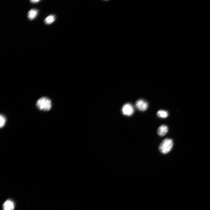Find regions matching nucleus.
Segmentation results:
<instances>
[{
  "label": "nucleus",
  "mask_w": 210,
  "mask_h": 210,
  "mask_svg": "<svg viewBox=\"0 0 210 210\" xmlns=\"http://www.w3.org/2000/svg\"><path fill=\"white\" fill-rule=\"evenodd\" d=\"M14 206L13 202L10 200H8L5 201L3 205V210H14Z\"/></svg>",
  "instance_id": "nucleus-5"
},
{
  "label": "nucleus",
  "mask_w": 210,
  "mask_h": 210,
  "mask_svg": "<svg viewBox=\"0 0 210 210\" xmlns=\"http://www.w3.org/2000/svg\"><path fill=\"white\" fill-rule=\"evenodd\" d=\"M40 1H39V0H35V1H34V0H32V1H31L30 2L33 3H38Z\"/></svg>",
  "instance_id": "nucleus-11"
},
{
  "label": "nucleus",
  "mask_w": 210,
  "mask_h": 210,
  "mask_svg": "<svg viewBox=\"0 0 210 210\" xmlns=\"http://www.w3.org/2000/svg\"><path fill=\"white\" fill-rule=\"evenodd\" d=\"M173 145V142L171 139L168 138L165 139L159 146V151L163 154H167L171 150Z\"/></svg>",
  "instance_id": "nucleus-2"
},
{
  "label": "nucleus",
  "mask_w": 210,
  "mask_h": 210,
  "mask_svg": "<svg viewBox=\"0 0 210 210\" xmlns=\"http://www.w3.org/2000/svg\"><path fill=\"white\" fill-rule=\"evenodd\" d=\"M38 10L36 9H32L30 10L27 14L28 18L30 20L34 19L37 16Z\"/></svg>",
  "instance_id": "nucleus-7"
},
{
  "label": "nucleus",
  "mask_w": 210,
  "mask_h": 210,
  "mask_svg": "<svg viewBox=\"0 0 210 210\" xmlns=\"http://www.w3.org/2000/svg\"><path fill=\"white\" fill-rule=\"evenodd\" d=\"M168 131V127L166 125L160 126L157 130V133L159 136L163 137L166 134Z\"/></svg>",
  "instance_id": "nucleus-6"
},
{
  "label": "nucleus",
  "mask_w": 210,
  "mask_h": 210,
  "mask_svg": "<svg viewBox=\"0 0 210 210\" xmlns=\"http://www.w3.org/2000/svg\"><path fill=\"white\" fill-rule=\"evenodd\" d=\"M0 118H1V123H0L1 125H0V126H1V128H3L5 125L6 122V118L2 114L1 115V116H0Z\"/></svg>",
  "instance_id": "nucleus-10"
},
{
  "label": "nucleus",
  "mask_w": 210,
  "mask_h": 210,
  "mask_svg": "<svg viewBox=\"0 0 210 210\" xmlns=\"http://www.w3.org/2000/svg\"><path fill=\"white\" fill-rule=\"evenodd\" d=\"M52 102L51 100L46 97H43L38 100L36 102L37 108L41 110L48 111L52 107Z\"/></svg>",
  "instance_id": "nucleus-1"
},
{
  "label": "nucleus",
  "mask_w": 210,
  "mask_h": 210,
  "mask_svg": "<svg viewBox=\"0 0 210 210\" xmlns=\"http://www.w3.org/2000/svg\"><path fill=\"white\" fill-rule=\"evenodd\" d=\"M56 19V18L54 15H51L45 19L44 21L45 23L49 25L53 23Z\"/></svg>",
  "instance_id": "nucleus-8"
},
{
  "label": "nucleus",
  "mask_w": 210,
  "mask_h": 210,
  "mask_svg": "<svg viewBox=\"0 0 210 210\" xmlns=\"http://www.w3.org/2000/svg\"><path fill=\"white\" fill-rule=\"evenodd\" d=\"M136 106L139 110L144 111L148 108V104L146 102L143 100H139L136 103Z\"/></svg>",
  "instance_id": "nucleus-4"
},
{
  "label": "nucleus",
  "mask_w": 210,
  "mask_h": 210,
  "mask_svg": "<svg viewBox=\"0 0 210 210\" xmlns=\"http://www.w3.org/2000/svg\"><path fill=\"white\" fill-rule=\"evenodd\" d=\"M157 114L158 117L162 118H166L169 115L167 111L163 110L159 111Z\"/></svg>",
  "instance_id": "nucleus-9"
},
{
  "label": "nucleus",
  "mask_w": 210,
  "mask_h": 210,
  "mask_svg": "<svg viewBox=\"0 0 210 210\" xmlns=\"http://www.w3.org/2000/svg\"><path fill=\"white\" fill-rule=\"evenodd\" d=\"M123 114L127 116H130L134 112V109L132 105L130 103L124 104L122 108Z\"/></svg>",
  "instance_id": "nucleus-3"
}]
</instances>
